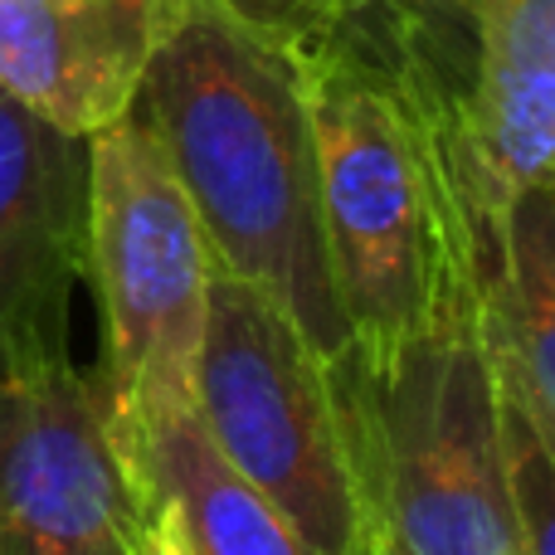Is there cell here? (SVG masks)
Instances as JSON below:
<instances>
[{
    "mask_svg": "<svg viewBox=\"0 0 555 555\" xmlns=\"http://www.w3.org/2000/svg\"><path fill=\"white\" fill-rule=\"evenodd\" d=\"M220 273L269 293L322 365L351 361L322 240L297 54L185 0L137 93Z\"/></svg>",
    "mask_w": 555,
    "mask_h": 555,
    "instance_id": "cell-1",
    "label": "cell"
},
{
    "mask_svg": "<svg viewBox=\"0 0 555 555\" xmlns=\"http://www.w3.org/2000/svg\"><path fill=\"white\" fill-rule=\"evenodd\" d=\"M322 49L395 107L434 244L482 287L507 224L555 166V0H361Z\"/></svg>",
    "mask_w": 555,
    "mask_h": 555,
    "instance_id": "cell-2",
    "label": "cell"
},
{
    "mask_svg": "<svg viewBox=\"0 0 555 555\" xmlns=\"http://www.w3.org/2000/svg\"><path fill=\"white\" fill-rule=\"evenodd\" d=\"M371 537L395 555H517L498 453V390L473 273L434 244L429 297L375 371L332 365Z\"/></svg>",
    "mask_w": 555,
    "mask_h": 555,
    "instance_id": "cell-3",
    "label": "cell"
},
{
    "mask_svg": "<svg viewBox=\"0 0 555 555\" xmlns=\"http://www.w3.org/2000/svg\"><path fill=\"white\" fill-rule=\"evenodd\" d=\"M83 278L103 312V414L113 443L191 410L210 307V249L152 127L137 117L88 137Z\"/></svg>",
    "mask_w": 555,
    "mask_h": 555,
    "instance_id": "cell-4",
    "label": "cell"
},
{
    "mask_svg": "<svg viewBox=\"0 0 555 555\" xmlns=\"http://www.w3.org/2000/svg\"><path fill=\"white\" fill-rule=\"evenodd\" d=\"M191 410L210 449L287 521L307 555H365L371 517L332 371L269 293L215 269Z\"/></svg>",
    "mask_w": 555,
    "mask_h": 555,
    "instance_id": "cell-5",
    "label": "cell"
},
{
    "mask_svg": "<svg viewBox=\"0 0 555 555\" xmlns=\"http://www.w3.org/2000/svg\"><path fill=\"white\" fill-rule=\"evenodd\" d=\"M317 146L322 240L351 361L375 371L420 322L429 297V195L395 107L336 49L297 59Z\"/></svg>",
    "mask_w": 555,
    "mask_h": 555,
    "instance_id": "cell-6",
    "label": "cell"
},
{
    "mask_svg": "<svg viewBox=\"0 0 555 555\" xmlns=\"http://www.w3.org/2000/svg\"><path fill=\"white\" fill-rule=\"evenodd\" d=\"M137 492L103 395L44 356L0 380V555H132Z\"/></svg>",
    "mask_w": 555,
    "mask_h": 555,
    "instance_id": "cell-7",
    "label": "cell"
},
{
    "mask_svg": "<svg viewBox=\"0 0 555 555\" xmlns=\"http://www.w3.org/2000/svg\"><path fill=\"white\" fill-rule=\"evenodd\" d=\"M88 142L0 93V380L64 351L83 278Z\"/></svg>",
    "mask_w": 555,
    "mask_h": 555,
    "instance_id": "cell-8",
    "label": "cell"
},
{
    "mask_svg": "<svg viewBox=\"0 0 555 555\" xmlns=\"http://www.w3.org/2000/svg\"><path fill=\"white\" fill-rule=\"evenodd\" d=\"M185 0H0V93L88 142L137 107Z\"/></svg>",
    "mask_w": 555,
    "mask_h": 555,
    "instance_id": "cell-9",
    "label": "cell"
},
{
    "mask_svg": "<svg viewBox=\"0 0 555 555\" xmlns=\"http://www.w3.org/2000/svg\"><path fill=\"white\" fill-rule=\"evenodd\" d=\"M478 336L498 410L555 449V201L537 191L512 210L502 269L478 287Z\"/></svg>",
    "mask_w": 555,
    "mask_h": 555,
    "instance_id": "cell-10",
    "label": "cell"
},
{
    "mask_svg": "<svg viewBox=\"0 0 555 555\" xmlns=\"http://www.w3.org/2000/svg\"><path fill=\"white\" fill-rule=\"evenodd\" d=\"M117 453L137 498L171 512L185 555H307L287 521L210 449L195 410L146 424Z\"/></svg>",
    "mask_w": 555,
    "mask_h": 555,
    "instance_id": "cell-11",
    "label": "cell"
},
{
    "mask_svg": "<svg viewBox=\"0 0 555 555\" xmlns=\"http://www.w3.org/2000/svg\"><path fill=\"white\" fill-rule=\"evenodd\" d=\"M498 453L517 555H555V449L517 414L498 410Z\"/></svg>",
    "mask_w": 555,
    "mask_h": 555,
    "instance_id": "cell-12",
    "label": "cell"
},
{
    "mask_svg": "<svg viewBox=\"0 0 555 555\" xmlns=\"http://www.w3.org/2000/svg\"><path fill=\"white\" fill-rule=\"evenodd\" d=\"M205 5L220 10L234 25H244L249 35L302 59L312 49H322L361 0H205Z\"/></svg>",
    "mask_w": 555,
    "mask_h": 555,
    "instance_id": "cell-13",
    "label": "cell"
},
{
    "mask_svg": "<svg viewBox=\"0 0 555 555\" xmlns=\"http://www.w3.org/2000/svg\"><path fill=\"white\" fill-rule=\"evenodd\" d=\"M132 555H185L171 512H166L156 498H137V541H132Z\"/></svg>",
    "mask_w": 555,
    "mask_h": 555,
    "instance_id": "cell-14",
    "label": "cell"
},
{
    "mask_svg": "<svg viewBox=\"0 0 555 555\" xmlns=\"http://www.w3.org/2000/svg\"><path fill=\"white\" fill-rule=\"evenodd\" d=\"M371 546H375V551H380V555H395L390 546H385V541H375V537H371Z\"/></svg>",
    "mask_w": 555,
    "mask_h": 555,
    "instance_id": "cell-15",
    "label": "cell"
},
{
    "mask_svg": "<svg viewBox=\"0 0 555 555\" xmlns=\"http://www.w3.org/2000/svg\"><path fill=\"white\" fill-rule=\"evenodd\" d=\"M365 555H380V551H375V546H365Z\"/></svg>",
    "mask_w": 555,
    "mask_h": 555,
    "instance_id": "cell-16",
    "label": "cell"
}]
</instances>
